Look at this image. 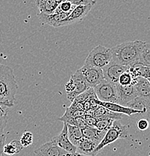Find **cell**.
<instances>
[{
  "mask_svg": "<svg viewBox=\"0 0 150 156\" xmlns=\"http://www.w3.org/2000/svg\"><path fill=\"white\" fill-rule=\"evenodd\" d=\"M18 85L11 67L0 63V104L12 107Z\"/></svg>",
  "mask_w": 150,
  "mask_h": 156,
  "instance_id": "7a4b0ae2",
  "label": "cell"
},
{
  "mask_svg": "<svg viewBox=\"0 0 150 156\" xmlns=\"http://www.w3.org/2000/svg\"><path fill=\"white\" fill-rule=\"evenodd\" d=\"M22 149V146H21L20 141L14 140L9 144H5L3 146L2 152L7 155H14L18 154Z\"/></svg>",
  "mask_w": 150,
  "mask_h": 156,
  "instance_id": "603a6c76",
  "label": "cell"
},
{
  "mask_svg": "<svg viewBox=\"0 0 150 156\" xmlns=\"http://www.w3.org/2000/svg\"><path fill=\"white\" fill-rule=\"evenodd\" d=\"M128 126H123L120 121H114L112 126L105 133L104 137L102 140L100 144L96 146L94 151V156L101 152L105 146L110 145L119 139H128Z\"/></svg>",
  "mask_w": 150,
  "mask_h": 156,
  "instance_id": "3957f363",
  "label": "cell"
},
{
  "mask_svg": "<svg viewBox=\"0 0 150 156\" xmlns=\"http://www.w3.org/2000/svg\"><path fill=\"white\" fill-rule=\"evenodd\" d=\"M96 144L86 138L83 137L80 140L76 146V153L87 156H94V151L96 148Z\"/></svg>",
  "mask_w": 150,
  "mask_h": 156,
  "instance_id": "ac0fdd59",
  "label": "cell"
},
{
  "mask_svg": "<svg viewBox=\"0 0 150 156\" xmlns=\"http://www.w3.org/2000/svg\"><path fill=\"white\" fill-rule=\"evenodd\" d=\"M85 114L89 115V116H93L96 119H113L114 121H120L122 118V114H118V113H113L110 110H107L105 107L102 106H97L96 107L90 109L88 112H85Z\"/></svg>",
  "mask_w": 150,
  "mask_h": 156,
  "instance_id": "7c38bea8",
  "label": "cell"
},
{
  "mask_svg": "<svg viewBox=\"0 0 150 156\" xmlns=\"http://www.w3.org/2000/svg\"><path fill=\"white\" fill-rule=\"evenodd\" d=\"M61 156H76V153L72 154V153H69V152H64Z\"/></svg>",
  "mask_w": 150,
  "mask_h": 156,
  "instance_id": "d6a6232c",
  "label": "cell"
},
{
  "mask_svg": "<svg viewBox=\"0 0 150 156\" xmlns=\"http://www.w3.org/2000/svg\"><path fill=\"white\" fill-rule=\"evenodd\" d=\"M114 120L109 119H96V124H95V128L99 131H105L107 132L111 126Z\"/></svg>",
  "mask_w": 150,
  "mask_h": 156,
  "instance_id": "484cf974",
  "label": "cell"
},
{
  "mask_svg": "<svg viewBox=\"0 0 150 156\" xmlns=\"http://www.w3.org/2000/svg\"><path fill=\"white\" fill-rule=\"evenodd\" d=\"M62 0H37L35 2L39 9V14H52L55 11Z\"/></svg>",
  "mask_w": 150,
  "mask_h": 156,
  "instance_id": "e0dca14e",
  "label": "cell"
},
{
  "mask_svg": "<svg viewBox=\"0 0 150 156\" xmlns=\"http://www.w3.org/2000/svg\"><path fill=\"white\" fill-rule=\"evenodd\" d=\"M79 70L88 88L93 89L104 80L102 69L85 64Z\"/></svg>",
  "mask_w": 150,
  "mask_h": 156,
  "instance_id": "8992f818",
  "label": "cell"
},
{
  "mask_svg": "<svg viewBox=\"0 0 150 156\" xmlns=\"http://www.w3.org/2000/svg\"><path fill=\"white\" fill-rule=\"evenodd\" d=\"M85 115V112L83 110H78L76 109L73 108L72 107H68L66 109V111L64 114L58 120L64 119L69 118H76V117H83Z\"/></svg>",
  "mask_w": 150,
  "mask_h": 156,
  "instance_id": "cb8c5ba5",
  "label": "cell"
},
{
  "mask_svg": "<svg viewBox=\"0 0 150 156\" xmlns=\"http://www.w3.org/2000/svg\"><path fill=\"white\" fill-rule=\"evenodd\" d=\"M137 128L140 131H146L149 128V122H148L147 119H145L138 120V122H137Z\"/></svg>",
  "mask_w": 150,
  "mask_h": 156,
  "instance_id": "4dcf8cb0",
  "label": "cell"
},
{
  "mask_svg": "<svg viewBox=\"0 0 150 156\" xmlns=\"http://www.w3.org/2000/svg\"><path fill=\"white\" fill-rule=\"evenodd\" d=\"M53 142L55 143V144L58 146L60 149L69 153L75 154L76 153V147L72 145L69 140L68 136H67V126L66 123H64L62 131L58 136H54L52 139Z\"/></svg>",
  "mask_w": 150,
  "mask_h": 156,
  "instance_id": "30bf717a",
  "label": "cell"
},
{
  "mask_svg": "<svg viewBox=\"0 0 150 156\" xmlns=\"http://www.w3.org/2000/svg\"><path fill=\"white\" fill-rule=\"evenodd\" d=\"M38 16L42 24H47L55 28H58L59 24L67 18L69 14L61 12H54L52 14H38Z\"/></svg>",
  "mask_w": 150,
  "mask_h": 156,
  "instance_id": "9a60e30c",
  "label": "cell"
},
{
  "mask_svg": "<svg viewBox=\"0 0 150 156\" xmlns=\"http://www.w3.org/2000/svg\"><path fill=\"white\" fill-rule=\"evenodd\" d=\"M20 143L22 148L27 147L32 145L33 143V134L30 131H25L23 133L20 140Z\"/></svg>",
  "mask_w": 150,
  "mask_h": 156,
  "instance_id": "f1b7e54d",
  "label": "cell"
},
{
  "mask_svg": "<svg viewBox=\"0 0 150 156\" xmlns=\"http://www.w3.org/2000/svg\"><path fill=\"white\" fill-rule=\"evenodd\" d=\"M75 8V6L74 5H72L71 1H68V0H62V1L61 2L60 4H59V5L58 6L57 9L55 10V12H61L70 15L71 12L73 11Z\"/></svg>",
  "mask_w": 150,
  "mask_h": 156,
  "instance_id": "d4e9b609",
  "label": "cell"
},
{
  "mask_svg": "<svg viewBox=\"0 0 150 156\" xmlns=\"http://www.w3.org/2000/svg\"><path fill=\"white\" fill-rule=\"evenodd\" d=\"M134 77L131 75V74L128 72V71H125L123 74H121V76L119 78L118 83L120 86H128L132 85L133 83Z\"/></svg>",
  "mask_w": 150,
  "mask_h": 156,
  "instance_id": "83f0119b",
  "label": "cell"
},
{
  "mask_svg": "<svg viewBox=\"0 0 150 156\" xmlns=\"http://www.w3.org/2000/svg\"><path fill=\"white\" fill-rule=\"evenodd\" d=\"M76 156H87V155H80V154L76 153Z\"/></svg>",
  "mask_w": 150,
  "mask_h": 156,
  "instance_id": "836d02e7",
  "label": "cell"
},
{
  "mask_svg": "<svg viewBox=\"0 0 150 156\" xmlns=\"http://www.w3.org/2000/svg\"><path fill=\"white\" fill-rule=\"evenodd\" d=\"M93 5H78L74 9L71 14L64 21L59 24L58 27H66V26L72 25V24L80 23L86 17L90 10L92 9Z\"/></svg>",
  "mask_w": 150,
  "mask_h": 156,
  "instance_id": "52a82bcc",
  "label": "cell"
},
{
  "mask_svg": "<svg viewBox=\"0 0 150 156\" xmlns=\"http://www.w3.org/2000/svg\"><path fill=\"white\" fill-rule=\"evenodd\" d=\"M70 78L73 80L75 88V90L72 92H71V93H67V98L70 101H72L78 95L83 93L84 92H85L89 88L87 86L86 83H85V80H84L83 77H82V74L79 69L77 70L73 74H72Z\"/></svg>",
  "mask_w": 150,
  "mask_h": 156,
  "instance_id": "8fae6325",
  "label": "cell"
},
{
  "mask_svg": "<svg viewBox=\"0 0 150 156\" xmlns=\"http://www.w3.org/2000/svg\"><path fill=\"white\" fill-rule=\"evenodd\" d=\"M82 133L83 137L86 138V139L92 141L96 145H99L102 140L104 137L105 134V131H99L95 128H91V127H85V128H82Z\"/></svg>",
  "mask_w": 150,
  "mask_h": 156,
  "instance_id": "d6986e66",
  "label": "cell"
},
{
  "mask_svg": "<svg viewBox=\"0 0 150 156\" xmlns=\"http://www.w3.org/2000/svg\"><path fill=\"white\" fill-rule=\"evenodd\" d=\"M112 59L111 49L98 45L90 52L85 59V64L99 69L108 65Z\"/></svg>",
  "mask_w": 150,
  "mask_h": 156,
  "instance_id": "277c9868",
  "label": "cell"
},
{
  "mask_svg": "<svg viewBox=\"0 0 150 156\" xmlns=\"http://www.w3.org/2000/svg\"><path fill=\"white\" fill-rule=\"evenodd\" d=\"M67 136H68L69 140L73 146H76L80 140L83 138V135L82 133V129L76 126L67 125Z\"/></svg>",
  "mask_w": 150,
  "mask_h": 156,
  "instance_id": "7402d4cb",
  "label": "cell"
},
{
  "mask_svg": "<svg viewBox=\"0 0 150 156\" xmlns=\"http://www.w3.org/2000/svg\"><path fill=\"white\" fill-rule=\"evenodd\" d=\"M71 2L72 5L76 7L78 5H94L96 4V1H93V0H72Z\"/></svg>",
  "mask_w": 150,
  "mask_h": 156,
  "instance_id": "f546056e",
  "label": "cell"
},
{
  "mask_svg": "<svg viewBox=\"0 0 150 156\" xmlns=\"http://www.w3.org/2000/svg\"><path fill=\"white\" fill-rule=\"evenodd\" d=\"M132 85L135 87L138 97L149 101L150 83L149 80L143 77L134 78Z\"/></svg>",
  "mask_w": 150,
  "mask_h": 156,
  "instance_id": "2e32d148",
  "label": "cell"
},
{
  "mask_svg": "<svg viewBox=\"0 0 150 156\" xmlns=\"http://www.w3.org/2000/svg\"><path fill=\"white\" fill-rule=\"evenodd\" d=\"M64 152L51 140L40 146L34 152L35 156H61Z\"/></svg>",
  "mask_w": 150,
  "mask_h": 156,
  "instance_id": "5bb4252c",
  "label": "cell"
},
{
  "mask_svg": "<svg viewBox=\"0 0 150 156\" xmlns=\"http://www.w3.org/2000/svg\"><path fill=\"white\" fill-rule=\"evenodd\" d=\"M146 44V41H134L123 42L114 47L111 49L112 56L111 62L130 67L139 62L140 53Z\"/></svg>",
  "mask_w": 150,
  "mask_h": 156,
  "instance_id": "6da1fadb",
  "label": "cell"
},
{
  "mask_svg": "<svg viewBox=\"0 0 150 156\" xmlns=\"http://www.w3.org/2000/svg\"><path fill=\"white\" fill-rule=\"evenodd\" d=\"M96 105L98 106H102L107 110H110V111L113 112V113H118V114L122 115H127V116H132L134 114H141L142 113L139 111L137 110H132V109L128 108L125 106H122V105H118V104L115 103H110V102H102L100 101L97 98L95 100Z\"/></svg>",
  "mask_w": 150,
  "mask_h": 156,
  "instance_id": "4fadbf2b",
  "label": "cell"
},
{
  "mask_svg": "<svg viewBox=\"0 0 150 156\" xmlns=\"http://www.w3.org/2000/svg\"><path fill=\"white\" fill-rule=\"evenodd\" d=\"M83 117L87 126L91 127V128H94L95 124H96V119L93 118V116H89V115H86V114H85Z\"/></svg>",
  "mask_w": 150,
  "mask_h": 156,
  "instance_id": "1f68e13d",
  "label": "cell"
},
{
  "mask_svg": "<svg viewBox=\"0 0 150 156\" xmlns=\"http://www.w3.org/2000/svg\"><path fill=\"white\" fill-rule=\"evenodd\" d=\"M125 107L139 111L142 114H145L149 110V101L138 96L127 103Z\"/></svg>",
  "mask_w": 150,
  "mask_h": 156,
  "instance_id": "44dd1931",
  "label": "cell"
},
{
  "mask_svg": "<svg viewBox=\"0 0 150 156\" xmlns=\"http://www.w3.org/2000/svg\"><path fill=\"white\" fill-rule=\"evenodd\" d=\"M128 71L134 78L143 77L149 80V66H147L140 62H137L135 64L132 65V66H130L128 68Z\"/></svg>",
  "mask_w": 150,
  "mask_h": 156,
  "instance_id": "ffe728a7",
  "label": "cell"
},
{
  "mask_svg": "<svg viewBox=\"0 0 150 156\" xmlns=\"http://www.w3.org/2000/svg\"><path fill=\"white\" fill-rule=\"evenodd\" d=\"M117 92V104L122 106H125L127 103L138 97L133 85L120 86L119 83H116Z\"/></svg>",
  "mask_w": 150,
  "mask_h": 156,
  "instance_id": "9c48e42d",
  "label": "cell"
},
{
  "mask_svg": "<svg viewBox=\"0 0 150 156\" xmlns=\"http://www.w3.org/2000/svg\"><path fill=\"white\" fill-rule=\"evenodd\" d=\"M138 62L146 65L147 66H150V45L147 42L140 53Z\"/></svg>",
  "mask_w": 150,
  "mask_h": 156,
  "instance_id": "4316f807",
  "label": "cell"
},
{
  "mask_svg": "<svg viewBox=\"0 0 150 156\" xmlns=\"http://www.w3.org/2000/svg\"><path fill=\"white\" fill-rule=\"evenodd\" d=\"M93 89L96 98L100 101L115 104L118 102L116 83H111L104 80Z\"/></svg>",
  "mask_w": 150,
  "mask_h": 156,
  "instance_id": "5b68a950",
  "label": "cell"
},
{
  "mask_svg": "<svg viewBox=\"0 0 150 156\" xmlns=\"http://www.w3.org/2000/svg\"><path fill=\"white\" fill-rule=\"evenodd\" d=\"M128 68L129 67L120 66L111 62L108 65L102 69L104 80L111 83H117L121 74L128 71Z\"/></svg>",
  "mask_w": 150,
  "mask_h": 156,
  "instance_id": "ba28073f",
  "label": "cell"
}]
</instances>
